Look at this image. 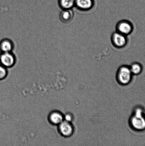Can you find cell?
I'll return each instance as SVG.
<instances>
[{"mask_svg":"<svg viewBox=\"0 0 145 146\" xmlns=\"http://www.w3.org/2000/svg\"><path fill=\"white\" fill-rule=\"evenodd\" d=\"M131 128L136 131H141L145 128V119L142 111L140 108L135 109L129 120Z\"/></svg>","mask_w":145,"mask_h":146,"instance_id":"obj_1","label":"cell"},{"mask_svg":"<svg viewBox=\"0 0 145 146\" xmlns=\"http://www.w3.org/2000/svg\"><path fill=\"white\" fill-rule=\"evenodd\" d=\"M133 75L130 66L122 65L119 67L116 72V80L120 85H127L131 82Z\"/></svg>","mask_w":145,"mask_h":146,"instance_id":"obj_2","label":"cell"},{"mask_svg":"<svg viewBox=\"0 0 145 146\" xmlns=\"http://www.w3.org/2000/svg\"><path fill=\"white\" fill-rule=\"evenodd\" d=\"M127 36L116 31L112 34L111 41L113 46L116 48H122L125 47L128 42Z\"/></svg>","mask_w":145,"mask_h":146,"instance_id":"obj_3","label":"cell"},{"mask_svg":"<svg viewBox=\"0 0 145 146\" xmlns=\"http://www.w3.org/2000/svg\"><path fill=\"white\" fill-rule=\"evenodd\" d=\"M115 29L117 32L127 36L133 32V26L132 23L129 20L123 19L117 23Z\"/></svg>","mask_w":145,"mask_h":146,"instance_id":"obj_4","label":"cell"},{"mask_svg":"<svg viewBox=\"0 0 145 146\" xmlns=\"http://www.w3.org/2000/svg\"><path fill=\"white\" fill-rule=\"evenodd\" d=\"M16 62V58L12 52L1 53L0 64L6 68L13 66Z\"/></svg>","mask_w":145,"mask_h":146,"instance_id":"obj_5","label":"cell"},{"mask_svg":"<svg viewBox=\"0 0 145 146\" xmlns=\"http://www.w3.org/2000/svg\"><path fill=\"white\" fill-rule=\"evenodd\" d=\"M59 125L60 132L64 136L69 137L73 134L74 128L71 122L64 120Z\"/></svg>","mask_w":145,"mask_h":146,"instance_id":"obj_6","label":"cell"},{"mask_svg":"<svg viewBox=\"0 0 145 146\" xmlns=\"http://www.w3.org/2000/svg\"><path fill=\"white\" fill-rule=\"evenodd\" d=\"M94 4L93 0H76L75 7L80 11H87L93 8Z\"/></svg>","mask_w":145,"mask_h":146,"instance_id":"obj_7","label":"cell"},{"mask_svg":"<svg viewBox=\"0 0 145 146\" xmlns=\"http://www.w3.org/2000/svg\"><path fill=\"white\" fill-rule=\"evenodd\" d=\"M14 47V43L9 38H4L0 41V51L1 53L12 52Z\"/></svg>","mask_w":145,"mask_h":146,"instance_id":"obj_8","label":"cell"},{"mask_svg":"<svg viewBox=\"0 0 145 146\" xmlns=\"http://www.w3.org/2000/svg\"><path fill=\"white\" fill-rule=\"evenodd\" d=\"M74 15L72 9L62 10L60 14L61 21L65 23L70 22L73 19Z\"/></svg>","mask_w":145,"mask_h":146,"instance_id":"obj_9","label":"cell"},{"mask_svg":"<svg viewBox=\"0 0 145 146\" xmlns=\"http://www.w3.org/2000/svg\"><path fill=\"white\" fill-rule=\"evenodd\" d=\"M49 120L52 123L55 125H59L64 120V117L61 113L52 112L49 116Z\"/></svg>","mask_w":145,"mask_h":146,"instance_id":"obj_10","label":"cell"},{"mask_svg":"<svg viewBox=\"0 0 145 146\" xmlns=\"http://www.w3.org/2000/svg\"><path fill=\"white\" fill-rule=\"evenodd\" d=\"M76 0H59L58 4L62 10L72 9L75 7Z\"/></svg>","mask_w":145,"mask_h":146,"instance_id":"obj_11","label":"cell"},{"mask_svg":"<svg viewBox=\"0 0 145 146\" xmlns=\"http://www.w3.org/2000/svg\"><path fill=\"white\" fill-rule=\"evenodd\" d=\"M130 67L132 74L134 75H138L140 74L142 71L141 65L138 62L133 63L130 66Z\"/></svg>","mask_w":145,"mask_h":146,"instance_id":"obj_12","label":"cell"},{"mask_svg":"<svg viewBox=\"0 0 145 146\" xmlns=\"http://www.w3.org/2000/svg\"><path fill=\"white\" fill-rule=\"evenodd\" d=\"M7 68L0 64V80L3 79L7 76Z\"/></svg>","mask_w":145,"mask_h":146,"instance_id":"obj_13","label":"cell"},{"mask_svg":"<svg viewBox=\"0 0 145 146\" xmlns=\"http://www.w3.org/2000/svg\"><path fill=\"white\" fill-rule=\"evenodd\" d=\"M73 119V117L70 114H66L64 117V120L68 121V122H71Z\"/></svg>","mask_w":145,"mask_h":146,"instance_id":"obj_14","label":"cell"}]
</instances>
